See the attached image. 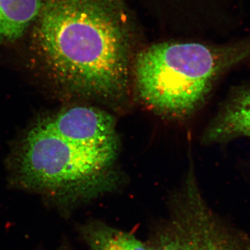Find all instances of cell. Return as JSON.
<instances>
[{"label": "cell", "mask_w": 250, "mask_h": 250, "mask_svg": "<svg viewBox=\"0 0 250 250\" xmlns=\"http://www.w3.org/2000/svg\"><path fill=\"white\" fill-rule=\"evenodd\" d=\"M118 0H42L29 31L47 75L71 93L113 100L127 89L129 41Z\"/></svg>", "instance_id": "6da1fadb"}, {"label": "cell", "mask_w": 250, "mask_h": 250, "mask_svg": "<svg viewBox=\"0 0 250 250\" xmlns=\"http://www.w3.org/2000/svg\"><path fill=\"white\" fill-rule=\"evenodd\" d=\"M249 60L250 35L220 45L163 42L138 56L135 83L152 109L188 116L203 104L222 77Z\"/></svg>", "instance_id": "7a4b0ae2"}, {"label": "cell", "mask_w": 250, "mask_h": 250, "mask_svg": "<svg viewBox=\"0 0 250 250\" xmlns=\"http://www.w3.org/2000/svg\"><path fill=\"white\" fill-rule=\"evenodd\" d=\"M118 147L88 148L67 141L45 123L29 131L18 155V184L57 203L90 198L111 188Z\"/></svg>", "instance_id": "3957f363"}, {"label": "cell", "mask_w": 250, "mask_h": 250, "mask_svg": "<svg viewBox=\"0 0 250 250\" xmlns=\"http://www.w3.org/2000/svg\"><path fill=\"white\" fill-rule=\"evenodd\" d=\"M43 123L63 139L83 147L118 146L114 118L99 108L74 106Z\"/></svg>", "instance_id": "277c9868"}, {"label": "cell", "mask_w": 250, "mask_h": 250, "mask_svg": "<svg viewBox=\"0 0 250 250\" xmlns=\"http://www.w3.org/2000/svg\"><path fill=\"white\" fill-rule=\"evenodd\" d=\"M176 208L167 227L148 250H197L211 215L195 188Z\"/></svg>", "instance_id": "5b68a950"}, {"label": "cell", "mask_w": 250, "mask_h": 250, "mask_svg": "<svg viewBox=\"0 0 250 250\" xmlns=\"http://www.w3.org/2000/svg\"><path fill=\"white\" fill-rule=\"evenodd\" d=\"M250 138V80L231 90L206 128V144Z\"/></svg>", "instance_id": "8992f818"}, {"label": "cell", "mask_w": 250, "mask_h": 250, "mask_svg": "<svg viewBox=\"0 0 250 250\" xmlns=\"http://www.w3.org/2000/svg\"><path fill=\"white\" fill-rule=\"evenodd\" d=\"M42 0H0V45L11 43L29 32Z\"/></svg>", "instance_id": "52a82bcc"}, {"label": "cell", "mask_w": 250, "mask_h": 250, "mask_svg": "<svg viewBox=\"0 0 250 250\" xmlns=\"http://www.w3.org/2000/svg\"><path fill=\"white\" fill-rule=\"evenodd\" d=\"M84 233L90 250H148L134 235L106 225H92Z\"/></svg>", "instance_id": "ba28073f"}, {"label": "cell", "mask_w": 250, "mask_h": 250, "mask_svg": "<svg viewBox=\"0 0 250 250\" xmlns=\"http://www.w3.org/2000/svg\"><path fill=\"white\" fill-rule=\"evenodd\" d=\"M197 250H243L210 218Z\"/></svg>", "instance_id": "9c48e42d"}]
</instances>
